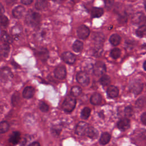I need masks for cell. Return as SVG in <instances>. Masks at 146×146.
I'll list each match as a JSON object with an SVG mask.
<instances>
[{"label":"cell","mask_w":146,"mask_h":146,"mask_svg":"<svg viewBox=\"0 0 146 146\" xmlns=\"http://www.w3.org/2000/svg\"><path fill=\"white\" fill-rule=\"evenodd\" d=\"M117 126L118 128L122 131H125L127 129H128L130 127V121L127 118H123L120 119L117 124Z\"/></svg>","instance_id":"obj_13"},{"label":"cell","mask_w":146,"mask_h":146,"mask_svg":"<svg viewBox=\"0 0 146 146\" xmlns=\"http://www.w3.org/2000/svg\"><path fill=\"white\" fill-rule=\"evenodd\" d=\"M70 92L73 96H78L82 93V89L79 86H74L71 88Z\"/></svg>","instance_id":"obj_30"},{"label":"cell","mask_w":146,"mask_h":146,"mask_svg":"<svg viewBox=\"0 0 146 146\" xmlns=\"http://www.w3.org/2000/svg\"><path fill=\"white\" fill-rule=\"evenodd\" d=\"M91 113V110L88 107H85L81 112V117L83 119H87L89 117Z\"/></svg>","instance_id":"obj_34"},{"label":"cell","mask_w":146,"mask_h":146,"mask_svg":"<svg viewBox=\"0 0 146 146\" xmlns=\"http://www.w3.org/2000/svg\"><path fill=\"white\" fill-rule=\"evenodd\" d=\"M33 0H21L22 3L24 4V5H30V3H32Z\"/></svg>","instance_id":"obj_44"},{"label":"cell","mask_w":146,"mask_h":146,"mask_svg":"<svg viewBox=\"0 0 146 146\" xmlns=\"http://www.w3.org/2000/svg\"><path fill=\"white\" fill-rule=\"evenodd\" d=\"M48 3L47 0H37L35 7L38 10H42L47 7Z\"/></svg>","instance_id":"obj_21"},{"label":"cell","mask_w":146,"mask_h":146,"mask_svg":"<svg viewBox=\"0 0 146 146\" xmlns=\"http://www.w3.org/2000/svg\"><path fill=\"white\" fill-rule=\"evenodd\" d=\"M28 146H40V145L38 142L34 141V142L30 143L29 145H28Z\"/></svg>","instance_id":"obj_45"},{"label":"cell","mask_w":146,"mask_h":146,"mask_svg":"<svg viewBox=\"0 0 146 146\" xmlns=\"http://www.w3.org/2000/svg\"><path fill=\"white\" fill-rule=\"evenodd\" d=\"M13 77V74L10 68L3 67L0 68V81L2 83H6L10 81Z\"/></svg>","instance_id":"obj_3"},{"label":"cell","mask_w":146,"mask_h":146,"mask_svg":"<svg viewBox=\"0 0 146 146\" xmlns=\"http://www.w3.org/2000/svg\"><path fill=\"white\" fill-rule=\"evenodd\" d=\"M36 56L42 62L47 60L49 56V53L48 50L44 47H39L36 49L35 51Z\"/></svg>","instance_id":"obj_6"},{"label":"cell","mask_w":146,"mask_h":146,"mask_svg":"<svg viewBox=\"0 0 146 146\" xmlns=\"http://www.w3.org/2000/svg\"><path fill=\"white\" fill-rule=\"evenodd\" d=\"M90 29L85 25L80 26L77 30V34L79 38L86 39L90 35Z\"/></svg>","instance_id":"obj_9"},{"label":"cell","mask_w":146,"mask_h":146,"mask_svg":"<svg viewBox=\"0 0 146 146\" xmlns=\"http://www.w3.org/2000/svg\"><path fill=\"white\" fill-rule=\"evenodd\" d=\"M52 1H54V2H58V3H59V2H62V1H63L64 0H52Z\"/></svg>","instance_id":"obj_48"},{"label":"cell","mask_w":146,"mask_h":146,"mask_svg":"<svg viewBox=\"0 0 146 146\" xmlns=\"http://www.w3.org/2000/svg\"><path fill=\"white\" fill-rule=\"evenodd\" d=\"M35 93V90L34 87L31 86H27L25 88L22 92V96L25 99L31 98Z\"/></svg>","instance_id":"obj_14"},{"label":"cell","mask_w":146,"mask_h":146,"mask_svg":"<svg viewBox=\"0 0 146 146\" xmlns=\"http://www.w3.org/2000/svg\"><path fill=\"white\" fill-rule=\"evenodd\" d=\"M141 121L142 123L146 125V112H144L141 116Z\"/></svg>","instance_id":"obj_43"},{"label":"cell","mask_w":146,"mask_h":146,"mask_svg":"<svg viewBox=\"0 0 146 146\" xmlns=\"http://www.w3.org/2000/svg\"><path fill=\"white\" fill-rule=\"evenodd\" d=\"M133 113V109L131 106H127L124 109V113L127 116H131Z\"/></svg>","instance_id":"obj_40"},{"label":"cell","mask_w":146,"mask_h":146,"mask_svg":"<svg viewBox=\"0 0 146 146\" xmlns=\"http://www.w3.org/2000/svg\"><path fill=\"white\" fill-rule=\"evenodd\" d=\"M136 34L139 37H144L146 36V26L141 25L136 31Z\"/></svg>","instance_id":"obj_28"},{"label":"cell","mask_w":146,"mask_h":146,"mask_svg":"<svg viewBox=\"0 0 146 146\" xmlns=\"http://www.w3.org/2000/svg\"><path fill=\"white\" fill-rule=\"evenodd\" d=\"M10 125L6 121H2L0 122V133H4L8 131Z\"/></svg>","instance_id":"obj_29"},{"label":"cell","mask_w":146,"mask_h":146,"mask_svg":"<svg viewBox=\"0 0 146 146\" xmlns=\"http://www.w3.org/2000/svg\"><path fill=\"white\" fill-rule=\"evenodd\" d=\"M25 13V9L22 6H18L13 10V15L16 18H21Z\"/></svg>","instance_id":"obj_15"},{"label":"cell","mask_w":146,"mask_h":146,"mask_svg":"<svg viewBox=\"0 0 146 146\" xmlns=\"http://www.w3.org/2000/svg\"><path fill=\"white\" fill-rule=\"evenodd\" d=\"M54 73L56 78L60 80L63 79L66 76V68L63 66H59L55 68Z\"/></svg>","instance_id":"obj_10"},{"label":"cell","mask_w":146,"mask_h":146,"mask_svg":"<svg viewBox=\"0 0 146 146\" xmlns=\"http://www.w3.org/2000/svg\"><path fill=\"white\" fill-rule=\"evenodd\" d=\"M0 56H1V55H0ZM0 60H1V57H0Z\"/></svg>","instance_id":"obj_51"},{"label":"cell","mask_w":146,"mask_h":146,"mask_svg":"<svg viewBox=\"0 0 146 146\" xmlns=\"http://www.w3.org/2000/svg\"><path fill=\"white\" fill-rule=\"evenodd\" d=\"M20 139H21L20 132L18 131H15V132H13L10 135L9 139V141L11 144L13 145H16L19 143Z\"/></svg>","instance_id":"obj_16"},{"label":"cell","mask_w":146,"mask_h":146,"mask_svg":"<svg viewBox=\"0 0 146 146\" xmlns=\"http://www.w3.org/2000/svg\"><path fill=\"white\" fill-rule=\"evenodd\" d=\"M83 43L82 42L79 40H76V41H75V42L72 45L73 50L76 52H80L83 50Z\"/></svg>","instance_id":"obj_25"},{"label":"cell","mask_w":146,"mask_h":146,"mask_svg":"<svg viewBox=\"0 0 146 146\" xmlns=\"http://www.w3.org/2000/svg\"><path fill=\"white\" fill-rule=\"evenodd\" d=\"M101 102H102V96L99 93L94 94L90 98V102L92 104H94V105H98L100 104Z\"/></svg>","instance_id":"obj_20"},{"label":"cell","mask_w":146,"mask_h":146,"mask_svg":"<svg viewBox=\"0 0 146 146\" xmlns=\"http://www.w3.org/2000/svg\"><path fill=\"white\" fill-rule=\"evenodd\" d=\"M88 127V124L84 121L78 123L75 128V133L78 135H83L85 134L86 131Z\"/></svg>","instance_id":"obj_11"},{"label":"cell","mask_w":146,"mask_h":146,"mask_svg":"<svg viewBox=\"0 0 146 146\" xmlns=\"http://www.w3.org/2000/svg\"><path fill=\"white\" fill-rule=\"evenodd\" d=\"M143 67L144 68V70L146 71V60L145 61V62L144 63V64H143Z\"/></svg>","instance_id":"obj_49"},{"label":"cell","mask_w":146,"mask_h":146,"mask_svg":"<svg viewBox=\"0 0 146 146\" xmlns=\"http://www.w3.org/2000/svg\"><path fill=\"white\" fill-rule=\"evenodd\" d=\"M4 12H5V10H4L3 6L1 3H0V15H3Z\"/></svg>","instance_id":"obj_46"},{"label":"cell","mask_w":146,"mask_h":146,"mask_svg":"<svg viewBox=\"0 0 146 146\" xmlns=\"http://www.w3.org/2000/svg\"><path fill=\"white\" fill-rule=\"evenodd\" d=\"M118 21L120 23H125L127 21V17L125 13H123L119 14Z\"/></svg>","instance_id":"obj_38"},{"label":"cell","mask_w":146,"mask_h":146,"mask_svg":"<svg viewBox=\"0 0 146 146\" xmlns=\"http://www.w3.org/2000/svg\"><path fill=\"white\" fill-rule=\"evenodd\" d=\"M76 100L71 96L67 97L62 104V108L66 112H71L75 108Z\"/></svg>","instance_id":"obj_2"},{"label":"cell","mask_w":146,"mask_h":146,"mask_svg":"<svg viewBox=\"0 0 146 146\" xmlns=\"http://www.w3.org/2000/svg\"><path fill=\"white\" fill-rule=\"evenodd\" d=\"M121 54V51L118 48H114L111 51L110 55L111 57L113 59H117L118 58Z\"/></svg>","instance_id":"obj_35"},{"label":"cell","mask_w":146,"mask_h":146,"mask_svg":"<svg viewBox=\"0 0 146 146\" xmlns=\"http://www.w3.org/2000/svg\"><path fill=\"white\" fill-rule=\"evenodd\" d=\"M132 21L135 24L144 25L146 22V16L142 13H137L132 17Z\"/></svg>","instance_id":"obj_7"},{"label":"cell","mask_w":146,"mask_h":146,"mask_svg":"<svg viewBox=\"0 0 146 146\" xmlns=\"http://www.w3.org/2000/svg\"><path fill=\"white\" fill-rule=\"evenodd\" d=\"M145 103V99L144 98H140L136 102V106L137 108H141L144 106Z\"/></svg>","instance_id":"obj_39"},{"label":"cell","mask_w":146,"mask_h":146,"mask_svg":"<svg viewBox=\"0 0 146 146\" xmlns=\"http://www.w3.org/2000/svg\"><path fill=\"white\" fill-rule=\"evenodd\" d=\"M16 0H8L7 1V3H14L15 2Z\"/></svg>","instance_id":"obj_47"},{"label":"cell","mask_w":146,"mask_h":146,"mask_svg":"<svg viewBox=\"0 0 146 146\" xmlns=\"http://www.w3.org/2000/svg\"><path fill=\"white\" fill-rule=\"evenodd\" d=\"M78 82L83 86H87L90 83V78L88 74L84 71H80L76 75Z\"/></svg>","instance_id":"obj_5"},{"label":"cell","mask_w":146,"mask_h":146,"mask_svg":"<svg viewBox=\"0 0 146 146\" xmlns=\"http://www.w3.org/2000/svg\"><path fill=\"white\" fill-rule=\"evenodd\" d=\"M10 52V46L9 44L3 43L0 47V55L3 57H7Z\"/></svg>","instance_id":"obj_19"},{"label":"cell","mask_w":146,"mask_h":146,"mask_svg":"<svg viewBox=\"0 0 146 146\" xmlns=\"http://www.w3.org/2000/svg\"><path fill=\"white\" fill-rule=\"evenodd\" d=\"M41 17L40 14L33 10H29L26 16V22L31 27L38 26L40 22Z\"/></svg>","instance_id":"obj_1"},{"label":"cell","mask_w":146,"mask_h":146,"mask_svg":"<svg viewBox=\"0 0 146 146\" xmlns=\"http://www.w3.org/2000/svg\"><path fill=\"white\" fill-rule=\"evenodd\" d=\"M22 29L21 26H20L19 25H17L13 27L11 30V34L14 36H18L22 33Z\"/></svg>","instance_id":"obj_31"},{"label":"cell","mask_w":146,"mask_h":146,"mask_svg":"<svg viewBox=\"0 0 146 146\" xmlns=\"http://www.w3.org/2000/svg\"><path fill=\"white\" fill-rule=\"evenodd\" d=\"M8 24H9L8 18L3 14L0 15V25L5 27L7 26Z\"/></svg>","instance_id":"obj_37"},{"label":"cell","mask_w":146,"mask_h":146,"mask_svg":"<svg viewBox=\"0 0 146 146\" xmlns=\"http://www.w3.org/2000/svg\"><path fill=\"white\" fill-rule=\"evenodd\" d=\"M104 11L100 7H94L91 10V16L92 18H99L103 14Z\"/></svg>","instance_id":"obj_22"},{"label":"cell","mask_w":146,"mask_h":146,"mask_svg":"<svg viewBox=\"0 0 146 146\" xmlns=\"http://www.w3.org/2000/svg\"><path fill=\"white\" fill-rule=\"evenodd\" d=\"M1 39L3 42V43H5L10 44L13 42V39L10 36V35L5 31L2 32L1 34Z\"/></svg>","instance_id":"obj_26"},{"label":"cell","mask_w":146,"mask_h":146,"mask_svg":"<svg viewBox=\"0 0 146 146\" xmlns=\"http://www.w3.org/2000/svg\"><path fill=\"white\" fill-rule=\"evenodd\" d=\"M62 60L68 64H73L76 60L75 56L71 52H64L62 54Z\"/></svg>","instance_id":"obj_12"},{"label":"cell","mask_w":146,"mask_h":146,"mask_svg":"<svg viewBox=\"0 0 146 146\" xmlns=\"http://www.w3.org/2000/svg\"><path fill=\"white\" fill-rule=\"evenodd\" d=\"M107 95L109 98H114L117 96L119 94L118 88L114 86H110L107 90Z\"/></svg>","instance_id":"obj_18"},{"label":"cell","mask_w":146,"mask_h":146,"mask_svg":"<svg viewBox=\"0 0 146 146\" xmlns=\"http://www.w3.org/2000/svg\"><path fill=\"white\" fill-rule=\"evenodd\" d=\"M94 41L96 42L97 44L101 45L102 42L104 41V36L103 34L100 33H95V35H94Z\"/></svg>","instance_id":"obj_27"},{"label":"cell","mask_w":146,"mask_h":146,"mask_svg":"<svg viewBox=\"0 0 146 146\" xmlns=\"http://www.w3.org/2000/svg\"><path fill=\"white\" fill-rule=\"evenodd\" d=\"M19 100H20V96H19V92H16L14 93L11 97V103L13 106H17L18 104Z\"/></svg>","instance_id":"obj_33"},{"label":"cell","mask_w":146,"mask_h":146,"mask_svg":"<svg viewBox=\"0 0 146 146\" xmlns=\"http://www.w3.org/2000/svg\"><path fill=\"white\" fill-rule=\"evenodd\" d=\"M105 6L108 10L111 9L114 4V0H105L104 1Z\"/></svg>","instance_id":"obj_41"},{"label":"cell","mask_w":146,"mask_h":146,"mask_svg":"<svg viewBox=\"0 0 146 146\" xmlns=\"http://www.w3.org/2000/svg\"><path fill=\"white\" fill-rule=\"evenodd\" d=\"M111 139V135L108 132H104L102 134L99 140V143L102 145L107 144Z\"/></svg>","instance_id":"obj_23"},{"label":"cell","mask_w":146,"mask_h":146,"mask_svg":"<svg viewBox=\"0 0 146 146\" xmlns=\"http://www.w3.org/2000/svg\"><path fill=\"white\" fill-rule=\"evenodd\" d=\"M60 131L61 128L57 127H54L51 128V133L54 135H59Z\"/></svg>","instance_id":"obj_42"},{"label":"cell","mask_w":146,"mask_h":146,"mask_svg":"<svg viewBox=\"0 0 146 146\" xmlns=\"http://www.w3.org/2000/svg\"><path fill=\"white\" fill-rule=\"evenodd\" d=\"M85 134L87 135V137L92 139H95L98 136V131L94 127H88L86 131Z\"/></svg>","instance_id":"obj_17"},{"label":"cell","mask_w":146,"mask_h":146,"mask_svg":"<svg viewBox=\"0 0 146 146\" xmlns=\"http://www.w3.org/2000/svg\"><path fill=\"white\" fill-rule=\"evenodd\" d=\"M100 82L103 86H107L111 82L110 77L107 75H103L100 79Z\"/></svg>","instance_id":"obj_32"},{"label":"cell","mask_w":146,"mask_h":146,"mask_svg":"<svg viewBox=\"0 0 146 146\" xmlns=\"http://www.w3.org/2000/svg\"><path fill=\"white\" fill-rule=\"evenodd\" d=\"M109 40L112 45L117 46L120 43L121 40V38L118 34H114L110 36Z\"/></svg>","instance_id":"obj_24"},{"label":"cell","mask_w":146,"mask_h":146,"mask_svg":"<svg viewBox=\"0 0 146 146\" xmlns=\"http://www.w3.org/2000/svg\"><path fill=\"white\" fill-rule=\"evenodd\" d=\"M144 7H145V9L146 11V0H145V1H144Z\"/></svg>","instance_id":"obj_50"},{"label":"cell","mask_w":146,"mask_h":146,"mask_svg":"<svg viewBox=\"0 0 146 146\" xmlns=\"http://www.w3.org/2000/svg\"><path fill=\"white\" fill-rule=\"evenodd\" d=\"M39 108L43 112H46L48 111V106L43 102H40L39 103Z\"/></svg>","instance_id":"obj_36"},{"label":"cell","mask_w":146,"mask_h":146,"mask_svg":"<svg viewBox=\"0 0 146 146\" xmlns=\"http://www.w3.org/2000/svg\"><path fill=\"white\" fill-rule=\"evenodd\" d=\"M143 85L140 81H135L130 84V91L135 95H138L143 90Z\"/></svg>","instance_id":"obj_8"},{"label":"cell","mask_w":146,"mask_h":146,"mask_svg":"<svg viewBox=\"0 0 146 146\" xmlns=\"http://www.w3.org/2000/svg\"><path fill=\"white\" fill-rule=\"evenodd\" d=\"M94 74L96 76L103 75L106 72V67L105 64L101 61L95 63L93 67Z\"/></svg>","instance_id":"obj_4"}]
</instances>
